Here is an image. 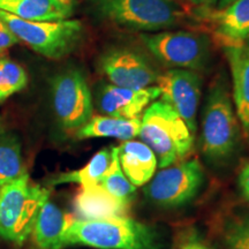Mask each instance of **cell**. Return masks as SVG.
Returning a JSON list of instances; mask_svg holds the SVG:
<instances>
[{"mask_svg": "<svg viewBox=\"0 0 249 249\" xmlns=\"http://www.w3.org/2000/svg\"><path fill=\"white\" fill-rule=\"evenodd\" d=\"M65 247L96 249H164L160 233L148 224L120 216L103 219H75L65 234Z\"/></svg>", "mask_w": 249, "mask_h": 249, "instance_id": "obj_1", "label": "cell"}, {"mask_svg": "<svg viewBox=\"0 0 249 249\" xmlns=\"http://www.w3.org/2000/svg\"><path fill=\"white\" fill-rule=\"evenodd\" d=\"M95 8L104 20L134 31H165L200 20L178 0H95Z\"/></svg>", "mask_w": 249, "mask_h": 249, "instance_id": "obj_2", "label": "cell"}, {"mask_svg": "<svg viewBox=\"0 0 249 249\" xmlns=\"http://www.w3.org/2000/svg\"><path fill=\"white\" fill-rule=\"evenodd\" d=\"M139 136L155 152L160 169L183 160L194 145V134L161 99L151 103L143 112Z\"/></svg>", "mask_w": 249, "mask_h": 249, "instance_id": "obj_3", "label": "cell"}, {"mask_svg": "<svg viewBox=\"0 0 249 249\" xmlns=\"http://www.w3.org/2000/svg\"><path fill=\"white\" fill-rule=\"evenodd\" d=\"M49 197L48 189L30 182L27 170L18 178L0 186V236L22 245Z\"/></svg>", "mask_w": 249, "mask_h": 249, "instance_id": "obj_4", "label": "cell"}, {"mask_svg": "<svg viewBox=\"0 0 249 249\" xmlns=\"http://www.w3.org/2000/svg\"><path fill=\"white\" fill-rule=\"evenodd\" d=\"M239 142L238 118L233 110L225 80L213 81L202 118L201 145L213 163H223L234 154Z\"/></svg>", "mask_w": 249, "mask_h": 249, "instance_id": "obj_5", "label": "cell"}, {"mask_svg": "<svg viewBox=\"0 0 249 249\" xmlns=\"http://www.w3.org/2000/svg\"><path fill=\"white\" fill-rule=\"evenodd\" d=\"M0 18L21 43L51 60H60L70 55L85 38V26L80 20L31 22L4 11H0Z\"/></svg>", "mask_w": 249, "mask_h": 249, "instance_id": "obj_6", "label": "cell"}, {"mask_svg": "<svg viewBox=\"0 0 249 249\" xmlns=\"http://www.w3.org/2000/svg\"><path fill=\"white\" fill-rule=\"evenodd\" d=\"M147 49L163 64L174 68L201 71L209 64L211 43L203 34L189 30L141 34Z\"/></svg>", "mask_w": 249, "mask_h": 249, "instance_id": "obj_7", "label": "cell"}, {"mask_svg": "<svg viewBox=\"0 0 249 249\" xmlns=\"http://www.w3.org/2000/svg\"><path fill=\"white\" fill-rule=\"evenodd\" d=\"M203 169L197 158L161 169L144 187V194L161 208H178L191 202L203 183Z\"/></svg>", "mask_w": 249, "mask_h": 249, "instance_id": "obj_8", "label": "cell"}, {"mask_svg": "<svg viewBox=\"0 0 249 249\" xmlns=\"http://www.w3.org/2000/svg\"><path fill=\"white\" fill-rule=\"evenodd\" d=\"M51 91L53 110L61 128L77 132L92 117L91 91L80 70L71 68L54 76Z\"/></svg>", "mask_w": 249, "mask_h": 249, "instance_id": "obj_9", "label": "cell"}, {"mask_svg": "<svg viewBox=\"0 0 249 249\" xmlns=\"http://www.w3.org/2000/svg\"><path fill=\"white\" fill-rule=\"evenodd\" d=\"M161 101L169 104L185 121L193 134L196 133V113L201 98L202 77L195 71L172 68L157 79Z\"/></svg>", "mask_w": 249, "mask_h": 249, "instance_id": "obj_10", "label": "cell"}, {"mask_svg": "<svg viewBox=\"0 0 249 249\" xmlns=\"http://www.w3.org/2000/svg\"><path fill=\"white\" fill-rule=\"evenodd\" d=\"M99 67L111 85L127 89L151 87L160 76L143 55L124 48L105 52L99 59Z\"/></svg>", "mask_w": 249, "mask_h": 249, "instance_id": "obj_11", "label": "cell"}, {"mask_svg": "<svg viewBox=\"0 0 249 249\" xmlns=\"http://www.w3.org/2000/svg\"><path fill=\"white\" fill-rule=\"evenodd\" d=\"M158 97H160V90L157 86L135 90L107 85L99 91L98 107L104 116L141 119L145 108Z\"/></svg>", "mask_w": 249, "mask_h": 249, "instance_id": "obj_12", "label": "cell"}, {"mask_svg": "<svg viewBox=\"0 0 249 249\" xmlns=\"http://www.w3.org/2000/svg\"><path fill=\"white\" fill-rule=\"evenodd\" d=\"M201 8L198 18H204L217 39L226 46L244 45L249 39V0H234L225 8Z\"/></svg>", "mask_w": 249, "mask_h": 249, "instance_id": "obj_13", "label": "cell"}, {"mask_svg": "<svg viewBox=\"0 0 249 249\" xmlns=\"http://www.w3.org/2000/svg\"><path fill=\"white\" fill-rule=\"evenodd\" d=\"M0 11L31 22L67 20L75 11L74 0H0Z\"/></svg>", "mask_w": 249, "mask_h": 249, "instance_id": "obj_14", "label": "cell"}, {"mask_svg": "<svg viewBox=\"0 0 249 249\" xmlns=\"http://www.w3.org/2000/svg\"><path fill=\"white\" fill-rule=\"evenodd\" d=\"M224 51L232 74L236 118L249 136V46H226Z\"/></svg>", "mask_w": 249, "mask_h": 249, "instance_id": "obj_15", "label": "cell"}, {"mask_svg": "<svg viewBox=\"0 0 249 249\" xmlns=\"http://www.w3.org/2000/svg\"><path fill=\"white\" fill-rule=\"evenodd\" d=\"M71 214L64 213L60 208L49 200L40 208L34 225V241L39 249H64L65 234L74 222Z\"/></svg>", "mask_w": 249, "mask_h": 249, "instance_id": "obj_16", "label": "cell"}, {"mask_svg": "<svg viewBox=\"0 0 249 249\" xmlns=\"http://www.w3.org/2000/svg\"><path fill=\"white\" fill-rule=\"evenodd\" d=\"M118 155L124 176L135 187L147 185L155 176L157 158L142 141H124L118 147Z\"/></svg>", "mask_w": 249, "mask_h": 249, "instance_id": "obj_17", "label": "cell"}, {"mask_svg": "<svg viewBox=\"0 0 249 249\" xmlns=\"http://www.w3.org/2000/svg\"><path fill=\"white\" fill-rule=\"evenodd\" d=\"M74 211L80 219H103L124 216L128 207L108 194L101 185L81 187L73 201Z\"/></svg>", "mask_w": 249, "mask_h": 249, "instance_id": "obj_18", "label": "cell"}, {"mask_svg": "<svg viewBox=\"0 0 249 249\" xmlns=\"http://www.w3.org/2000/svg\"><path fill=\"white\" fill-rule=\"evenodd\" d=\"M141 119H121L108 116H92L76 132L77 139L111 138L128 141L139 136Z\"/></svg>", "mask_w": 249, "mask_h": 249, "instance_id": "obj_19", "label": "cell"}, {"mask_svg": "<svg viewBox=\"0 0 249 249\" xmlns=\"http://www.w3.org/2000/svg\"><path fill=\"white\" fill-rule=\"evenodd\" d=\"M111 160L112 147L104 148L96 152L82 169L58 174L50 181V183L52 186L65 185V183H79L81 187L99 185L103 176L110 166Z\"/></svg>", "mask_w": 249, "mask_h": 249, "instance_id": "obj_20", "label": "cell"}, {"mask_svg": "<svg viewBox=\"0 0 249 249\" xmlns=\"http://www.w3.org/2000/svg\"><path fill=\"white\" fill-rule=\"evenodd\" d=\"M24 171L21 140L17 133L5 130L0 134V186L18 178Z\"/></svg>", "mask_w": 249, "mask_h": 249, "instance_id": "obj_21", "label": "cell"}, {"mask_svg": "<svg viewBox=\"0 0 249 249\" xmlns=\"http://www.w3.org/2000/svg\"><path fill=\"white\" fill-rule=\"evenodd\" d=\"M103 188L120 203L128 207L133 196L135 195L136 187L124 176L119 161L118 147H112V160L107 172L99 182Z\"/></svg>", "mask_w": 249, "mask_h": 249, "instance_id": "obj_22", "label": "cell"}, {"mask_svg": "<svg viewBox=\"0 0 249 249\" xmlns=\"http://www.w3.org/2000/svg\"><path fill=\"white\" fill-rule=\"evenodd\" d=\"M28 86L24 68L7 54H0V107Z\"/></svg>", "mask_w": 249, "mask_h": 249, "instance_id": "obj_23", "label": "cell"}, {"mask_svg": "<svg viewBox=\"0 0 249 249\" xmlns=\"http://www.w3.org/2000/svg\"><path fill=\"white\" fill-rule=\"evenodd\" d=\"M223 234L227 249H249V213L230 219Z\"/></svg>", "mask_w": 249, "mask_h": 249, "instance_id": "obj_24", "label": "cell"}, {"mask_svg": "<svg viewBox=\"0 0 249 249\" xmlns=\"http://www.w3.org/2000/svg\"><path fill=\"white\" fill-rule=\"evenodd\" d=\"M18 43H21L14 33L9 29L7 24L0 18V54L6 53L8 49L13 48Z\"/></svg>", "mask_w": 249, "mask_h": 249, "instance_id": "obj_25", "label": "cell"}, {"mask_svg": "<svg viewBox=\"0 0 249 249\" xmlns=\"http://www.w3.org/2000/svg\"><path fill=\"white\" fill-rule=\"evenodd\" d=\"M238 182L242 194L249 201V163L245 164L241 169L240 173H239Z\"/></svg>", "mask_w": 249, "mask_h": 249, "instance_id": "obj_26", "label": "cell"}, {"mask_svg": "<svg viewBox=\"0 0 249 249\" xmlns=\"http://www.w3.org/2000/svg\"><path fill=\"white\" fill-rule=\"evenodd\" d=\"M180 249H213L209 245H207L202 239L197 236H192L183 242Z\"/></svg>", "mask_w": 249, "mask_h": 249, "instance_id": "obj_27", "label": "cell"}, {"mask_svg": "<svg viewBox=\"0 0 249 249\" xmlns=\"http://www.w3.org/2000/svg\"><path fill=\"white\" fill-rule=\"evenodd\" d=\"M188 1L200 8H213L218 0H188Z\"/></svg>", "mask_w": 249, "mask_h": 249, "instance_id": "obj_28", "label": "cell"}, {"mask_svg": "<svg viewBox=\"0 0 249 249\" xmlns=\"http://www.w3.org/2000/svg\"><path fill=\"white\" fill-rule=\"evenodd\" d=\"M233 1H234V0H218V9L225 8L226 6H229Z\"/></svg>", "mask_w": 249, "mask_h": 249, "instance_id": "obj_29", "label": "cell"}, {"mask_svg": "<svg viewBox=\"0 0 249 249\" xmlns=\"http://www.w3.org/2000/svg\"><path fill=\"white\" fill-rule=\"evenodd\" d=\"M6 130V123H5V119L2 118V116H0V134L4 133Z\"/></svg>", "mask_w": 249, "mask_h": 249, "instance_id": "obj_30", "label": "cell"}]
</instances>
